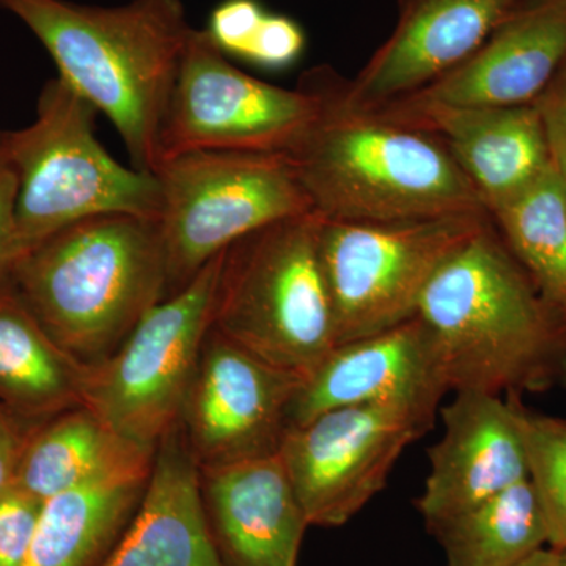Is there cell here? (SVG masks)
<instances>
[{"label": "cell", "mask_w": 566, "mask_h": 566, "mask_svg": "<svg viewBox=\"0 0 566 566\" xmlns=\"http://www.w3.org/2000/svg\"><path fill=\"white\" fill-rule=\"evenodd\" d=\"M449 392L542 394L566 386V319L493 221L450 256L420 300Z\"/></svg>", "instance_id": "cell-1"}, {"label": "cell", "mask_w": 566, "mask_h": 566, "mask_svg": "<svg viewBox=\"0 0 566 566\" xmlns=\"http://www.w3.org/2000/svg\"><path fill=\"white\" fill-rule=\"evenodd\" d=\"M329 66L305 73L322 109L289 153L314 211L327 221L405 222L488 212L431 134L342 102Z\"/></svg>", "instance_id": "cell-2"}, {"label": "cell", "mask_w": 566, "mask_h": 566, "mask_svg": "<svg viewBox=\"0 0 566 566\" xmlns=\"http://www.w3.org/2000/svg\"><path fill=\"white\" fill-rule=\"evenodd\" d=\"M31 29L59 76L120 133L133 167L155 174L159 136L193 31L181 0L93 7L69 0H0Z\"/></svg>", "instance_id": "cell-3"}, {"label": "cell", "mask_w": 566, "mask_h": 566, "mask_svg": "<svg viewBox=\"0 0 566 566\" xmlns=\"http://www.w3.org/2000/svg\"><path fill=\"white\" fill-rule=\"evenodd\" d=\"M10 286L65 352L103 363L166 300L159 221L103 214L65 227L22 253Z\"/></svg>", "instance_id": "cell-4"}, {"label": "cell", "mask_w": 566, "mask_h": 566, "mask_svg": "<svg viewBox=\"0 0 566 566\" xmlns=\"http://www.w3.org/2000/svg\"><path fill=\"white\" fill-rule=\"evenodd\" d=\"M322 226V216L307 211L226 249L212 314V329L303 378L337 346Z\"/></svg>", "instance_id": "cell-5"}, {"label": "cell", "mask_w": 566, "mask_h": 566, "mask_svg": "<svg viewBox=\"0 0 566 566\" xmlns=\"http://www.w3.org/2000/svg\"><path fill=\"white\" fill-rule=\"evenodd\" d=\"M98 111L54 77L44 84L36 118L7 132L18 174L17 233L22 253L65 227L103 214L158 219L155 174L112 158L95 136Z\"/></svg>", "instance_id": "cell-6"}, {"label": "cell", "mask_w": 566, "mask_h": 566, "mask_svg": "<svg viewBox=\"0 0 566 566\" xmlns=\"http://www.w3.org/2000/svg\"><path fill=\"white\" fill-rule=\"evenodd\" d=\"M161 229L167 296L249 233L314 211L285 153L192 151L163 159Z\"/></svg>", "instance_id": "cell-7"}, {"label": "cell", "mask_w": 566, "mask_h": 566, "mask_svg": "<svg viewBox=\"0 0 566 566\" xmlns=\"http://www.w3.org/2000/svg\"><path fill=\"white\" fill-rule=\"evenodd\" d=\"M490 222L488 212L405 222L323 218L319 248L337 345L416 316L442 264Z\"/></svg>", "instance_id": "cell-8"}, {"label": "cell", "mask_w": 566, "mask_h": 566, "mask_svg": "<svg viewBox=\"0 0 566 566\" xmlns=\"http://www.w3.org/2000/svg\"><path fill=\"white\" fill-rule=\"evenodd\" d=\"M223 252L155 305L107 359L88 365L84 406L126 441L155 449L177 427L212 327Z\"/></svg>", "instance_id": "cell-9"}, {"label": "cell", "mask_w": 566, "mask_h": 566, "mask_svg": "<svg viewBox=\"0 0 566 566\" xmlns=\"http://www.w3.org/2000/svg\"><path fill=\"white\" fill-rule=\"evenodd\" d=\"M319 109L307 82L290 91L256 80L229 62L207 29H193L164 118L159 163L192 151L289 155Z\"/></svg>", "instance_id": "cell-10"}, {"label": "cell", "mask_w": 566, "mask_h": 566, "mask_svg": "<svg viewBox=\"0 0 566 566\" xmlns=\"http://www.w3.org/2000/svg\"><path fill=\"white\" fill-rule=\"evenodd\" d=\"M434 416L401 406L331 409L290 428L279 458L308 526L340 527L387 485Z\"/></svg>", "instance_id": "cell-11"}, {"label": "cell", "mask_w": 566, "mask_h": 566, "mask_svg": "<svg viewBox=\"0 0 566 566\" xmlns=\"http://www.w3.org/2000/svg\"><path fill=\"white\" fill-rule=\"evenodd\" d=\"M303 379L211 327L178 420L199 469L277 455Z\"/></svg>", "instance_id": "cell-12"}, {"label": "cell", "mask_w": 566, "mask_h": 566, "mask_svg": "<svg viewBox=\"0 0 566 566\" xmlns=\"http://www.w3.org/2000/svg\"><path fill=\"white\" fill-rule=\"evenodd\" d=\"M447 392L433 338L416 315L335 346L303 379L294 398L292 428L348 406H401L436 416Z\"/></svg>", "instance_id": "cell-13"}, {"label": "cell", "mask_w": 566, "mask_h": 566, "mask_svg": "<svg viewBox=\"0 0 566 566\" xmlns=\"http://www.w3.org/2000/svg\"><path fill=\"white\" fill-rule=\"evenodd\" d=\"M524 0H398L392 33L353 81L338 76L342 102L370 111L419 92L464 61Z\"/></svg>", "instance_id": "cell-14"}, {"label": "cell", "mask_w": 566, "mask_h": 566, "mask_svg": "<svg viewBox=\"0 0 566 566\" xmlns=\"http://www.w3.org/2000/svg\"><path fill=\"white\" fill-rule=\"evenodd\" d=\"M515 398L464 390L441 409L444 434L428 450L430 472L417 501L428 528L528 480Z\"/></svg>", "instance_id": "cell-15"}, {"label": "cell", "mask_w": 566, "mask_h": 566, "mask_svg": "<svg viewBox=\"0 0 566 566\" xmlns=\"http://www.w3.org/2000/svg\"><path fill=\"white\" fill-rule=\"evenodd\" d=\"M370 111L441 140L488 214L553 169L534 103L474 107L400 99Z\"/></svg>", "instance_id": "cell-16"}, {"label": "cell", "mask_w": 566, "mask_h": 566, "mask_svg": "<svg viewBox=\"0 0 566 566\" xmlns=\"http://www.w3.org/2000/svg\"><path fill=\"white\" fill-rule=\"evenodd\" d=\"M565 62L566 0H524L469 57L401 99L447 106H524L542 95Z\"/></svg>", "instance_id": "cell-17"}, {"label": "cell", "mask_w": 566, "mask_h": 566, "mask_svg": "<svg viewBox=\"0 0 566 566\" xmlns=\"http://www.w3.org/2000/svg\"><path fill=\"white\" fill-rule=\"evenodd\" d=\"M205 517L223 566H296L308 527L281 458L205 468Z\"/></svg>", "instance_id": "cell-18"}, {"label": "cell", "mask_w": 566, "mask_h": 566, "mask_svg": "<svg viewBox=\"0 0 566 566\" xmlns=\"http://www.w3.org/2000/svg\"><path fill=\"white\" fill-rule=\"evenodd\" d=\"M98 566H223L205 517L199 465L178 424L156 446L140 504Z\"/></svg>", "instance_id": "cell-19"}, {"label": "cell", "mask_w": 566, "mask_h": 566, "mask_svg": "<svg viewBox=\"0 0 566 566\" xmlns=\"http://www.w3.org/2000/svg\"><path fill=\"white\" fill-rule=\"evenodd\" d=\"M151 463L99 476L44 501L21 566H98L133 520Z\"/></svg>", "instance_id": "cell-20"}, {"label": "cell", "mask_w": 566, "mask_h": 566, "mask_svg": "<svg viewBox=\"0 0 566 566\" xmlns=\"http://www.w3.org/2000/svg\"><path fill=\"white\" fill-rule=\"evenodd\" d=\"M88 365L62 348L11 286L0 290V403L32 423L84 406Z\"/></svg>", "instance_id": "cell-21"}, {"label": "cell", "mask_w": 566, "mask_h": 566, "mask_svg": "<svg viewBox=\"0 0 566 566\" xmlns=\"http://www.w3.org/2000/svg\"><path fill=\"white\" fill-rule=\"evenodd\" d=\"M156 447L126 441L85 406L36 424L22 453L14 485L54 497L134 465L151 463Z\"/></svg>", "instance_id": "cell-22"}, {"label": "cell", "mask_w": 566, "mask_h": 566, "mask_svg": "<svg viewBox=\"0 0 566 566\" xmlns=\"http://www.w3.org/2000/svg\"><path fill=\"white\" fill-rule=\"evenodd\" d=\"M447 566H517L547 545V527L531 480L428 528Z\"/></svg>", "instance_id": "cell-23"}, {"label": "cell", "mask_w": 566, "mask_h": 566, "mask_svg": "<svg viewBox=\"0 0 566 566\" xmlns=\"http://www.w3.org/2000/svg\"><path fill=\"white\" fill-rule=\"evenodd\" d=\"M502 240L547 304L566 319V188L551 169L490 212Z\"/></svg>", "instance_id": "cell-24"}, {"label": "cell", "mask_w": 566, "mask_h": 566, "mask_svg": "<svg viewBox=\"0 0 566 566\" xmlns=\"http://www.w3.org/2000/svg\"><path fill=\"white\" fill-rule=\"evenodd\" d=\"M517 423L526 449L528 480L538 495L547 545L566 547V420L538 415L515 398Z\"/></svg>", "instance_id": "cell-25"}, {"label": "cell", "mask_w": 566, "mask_h": 566, "mask_svg": "<svg viewBox=\"0 0 566 566\" xmlns=\"http://www.w3.org/2000/svg\"><path fill=\"white\" fill-rule=\"evenodd\" d=\"M44 502L13 485L0 494V566H21L31 549Z\"/></svg>", "instance_id": "cell-26"}, {"label": "cell", "mask_w": 566, "mask_h": 566, "mask_svg": "<svg viewBox=\"0 0 566 566\" xmlns=\"http://www.w3.org/2000/svg\"><path fill=\"white\" fill-rule=\"evenodd\" d=\"M304 48L305 33L296 21L283 14L266 13L243 59L260 69L282 70L293 65L303 55Z\"/></svg>", "instance_id": "cell-27"}, {"label": "cell", "mask_w": 566, "mask_h": 566, "mask_svg": "<svg viewBox=\"0 0 566 566\" xmlns=\"http://www.w3.org/2000/svg\"><path fill=\"white\" fill-rule=\"evenodd\" d=\"M266 13L259 0H223L212 10L207 32L223 54L243 59Z\"/></svg>", "instance_id": "cell-28"}, {"label": "cell", "mask_w": 566, "mask_h": 566, "mask_svg": "<svg viewBox=\"0 0 566 566\" xmlns=\"http://www.w3.org/2000/svg\"><path fill=\"white\" fill-rule=\"evenodd\" d=\"M18 174L11 161L7 132L0 129V290L10 285L20 260L17 233Z\"/></svg>", "instance_id": "cell-29"}, {"label": "cell", "mask_w": 566, "mask_h": 566, "mask_svg": "<svg viewBox=\"0 0 566 566\" xmlns=\"http://www.w3.org/2000/svg\"><path fill=\"white\" fill-rule=\"evenodd\" d=\"M554 169L566 180V62L534 102Z\"/></svg>", "instance_id": "cell-30"}, {"label": "cell", "mask_w": 566, "mask_h": 566, "mask_svg": "<svg viewBox=\"0 0 566 566\" xmlns=\"http://www.w3.org/2000/svg\"><path fill=\"white\" fill-rule=\"evenodd\" d=\"M36 424L21 419L0 403V494L14 485L22 453Z\"/></svg>", "instance_id": "cell-31"}, {"label": "cell", "mask_w": 566, "mask_h": 566, "mask_svg": "<svg viewBox=\"0 0 566 566\" xmlns=\"http://www.w3.org/2000/svg\"><path fill=\"white\" fill-rule=\"evenodd\" d=\"M517 566H560L558 564V554L553 547H543V549L536 551L526 560L521 562Z\"/></svg>", "instance_id": "cell-32"}, {"label": "cell", "mask_w": 566, "mask_h": 566, "mask_svg": "<svg viewBox=\"0 0 566 566\" xmlns=\"http://www.w3.org/2000/svg\"><path fill=\"white\" fill-rule=\"evenodd\" d=\"M558 554V564L566 566V547L565 549H556Z\"/></svg>", "instance_id": "cell-33"}, {"label": "cell", "mask_w": 566, "mask_h": 566, "mask_svg": "<svg viewBox=\"0 0 566 566\" xmlns=\"http://www.w3.org/2000/svg\"><path fill=\"white\" fill-rule=\"evenodd\" d=\"M564 181H565V188H566V180H564Z\"/></svg>", "instance_id": "cell-34"}]
</instances>
